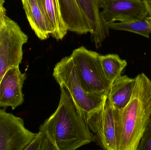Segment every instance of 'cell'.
Returning a JSON list of instances; mask_svg holds the SVG:
<instances>
[{"label":"cell","mask_w":151,"mask_h":150,"mask_svg":"<svg viewBox=\"0 0 151 150\" xmlns=\"http://www.w3.org/2000/svg\"><path fill=\"white\" fill-rule=\"evenodd\" d=\"M53 75L69 92L77 112L87 124L91 114L103 106L107 96L87 92L83 88L70 55L56 64Z\"/></svg>","instance_id":"cell-3"},{"label":"cell","mask_w":151,"mask_h":150,"mask_svg":"<svg viewBox=\"0 0 151 150\" xmlns=\"http://www.w3.org/2000/svg\"><path fill=\"white\" fill-rule=\"evenodd\" d=\"M100 56L83 46L74 49L70 55L85 90L107 96L112 83L103 71Z\"/></svg>","instance_id":"cell-4"},{"label":"cell","mask_w":151,"mask_h":150,"mask_svg":"<svg viewBox=\"0 0 151 150\" xmlns=\"http://www.w3.org/2000/svg\"><path fill=\"white\" fill-rule=\"evenodd\" d=\"M52 27L51 36L57 41L62 40L68 30L62 16L59 0H39Z\"/></svg>","instance_id":"cell-14"},{"label":"cell","mask_w":151,"mask_h":150,"mask_svg":"<svg viewBox=\"0 0 151 150\" xmlns=\"http://www.w3.org/2000/svg\"><path fill=\"white\" fill-rule=\"evenodd\" d=\"M136 82V77L123 75L112 83L108 97L114 109L122 110L126 107L131 99Z\"/></svg>","instance_id":"cell-13"},{"label":"cell","mask_w":151,"mask_h":150,"mask_svg":"<svg viewBox=\"0 0 151 150\" xmlns=\"http://www.w3.org/2000/svg\"><path fill=\"white\" fill-rule=\"evenodd\" d=\"M4 0H0V30L5 22L6 10L4 7Z\"/></svg>","instance_id":"cell-20"},{"label":"cell","mask_w":151,"mask_h":150,"mask_svg":"<svg viewBox=\"0 0 151 150\" xmlns=\"http://www.w3.org/2000/svg\"><path fill=\"white\" fill-rule=\"evenodd\" d=\"M36 134L26 128L22 118L0 108V150H24Z\"/></svg>","instance_id":"cell-7"},{"label":"cell","mask_w":151,"mask_h":150,"mask_svg":"<svg viewBox=\"0 0 151 150\" xmlns=\"http://www.w3.org/2000/svg\"><path fill=\"white\" fill-rule=\"evenodd\" d=\"M26 73H22L19 66H13L5 73L0 82V108L5 110L9 107L12 110L24 103L22 92Z\"/></svg>","instance_id":"cell-9"},{"label":"cell","mask_w":151,"mask_h":150,"mask_svg":"<svg viewBox=\"0 0 151 150\" xmlns=\"http://www.w3.org/2000/svg\"><path fill=\"white\" fill-rule=\"evenodd\" d=\"M78 6L87 19L92 41L96 48L109 36V29L104 23L99 10L104 0H76Z\"/></svg>","instance_id":"cell-10"},{"label":"cell","mask_w":151,"mask_h":150,"mask_svg":"<svg viewBox=\"0 0 151 150\" xmlns=\"http://www.w3.org/2000/svg\"><path fill=\"white\" fill-rule=\"evenodd\" d=\"M87 125L99 146L106 150H119L120 141L119 111L114 109L107 96L104 105L91 114Z\"/></svg>","instance_id":"cell-5"},{"label":"cell","mask_w":151,"mask_h":150,"mask_svg":"<svg viewBox=\"0 0 151 150\" xmlns=\"http://www.w3.org/2000/svg\"><path fill=\"white\" fill-rule=\"evenodd\" d=\"M136 82L129 103L119 110L120 141L119 150H137L151 117V80L144 73Z\"/></svg>","instance_id":"cell-2"},{"label":"cell","mask_w":151,"mask_h":150,"mask_svg":"<svg viewBox=\"0 0 151 150\" xmlns=\"http://www.w3.org/2000/svg\"><path fill=\"white\" fill-rule=\"evenodd\" d=\"M61 96L57 109L40 126L58 150H75L94 140L88 125L79 115L67 89L60 85Z\"/></svg>","instance_id":"cell-1"},{"label":"cell","mask_w":151,"mask_h":150,"mask_svg":"<svg viewBox=\"0 0 151 150\" xmlns=\"http://www.w3.org/2000/svg\"><path fill=\"white\" fill-rule=\"evenodd\" d=\"M107 26L109 29L130 32L147 38H150L151 33V26L146 18L127 22H113L108 24Z\"/></svg>","instance_id":"cell-16"},{"label":"cell","mask_w":151,"mask_h":150,"mask_svg":"<svg viewBox=\"0 0 151 150\" xmlns=\"http://www.w3.org/2000/svg\"><path fill=\"white\" fill-rule=\"evenodd\" d=\"M42 136L41 144L40 150H58L55 145L49 137L42 131Z\"/></svg>","instance_id":"cell-19"},{"label":"cell","mask_w":151,"mask_h":150,"mask_svg":"<svg viewBox=\"0 0 151 150\" xmlns=\"http://www.w3.org/2000/svg\"><path fill=\"white\" fill-rule=\"evenodd\" d=\"M102 9L100 14L106 26L116 21L139 20L149 16L142 0H104Z\"/></svg>","instance_id":"cell-8"},{"label":"cell","mask_w":151,"mask_h":150,"mask_svg":"<svg viewBox=\"0 0 151 150\" xmlns=\"http://www.w3.org/2000/svg\"><path fill=\"white\" fill-rule=\"evenodd\" d=\"M146 19H147V21H148L149 23H150V25L151 26V17L150 16H148L146 17Z\"/></svg>","instance_id":"cell-22"},{"label":"cell","mask_w":151,"mask_h":150,"mask_svg":"<svg viewBox=\"0 0 151 150\" xmlns=\"http://www.w3.org/2000/svg\"><path fill=\"white\" fill-rule=\"evenodd\" d=\"M137 150H151V122L146 128Z\"/></svg>","instance_id":"cell-17"},{"label":"cell","mask_w":151,"mask_h":150,"mask_svg":"<svg viewBox=\"0 0 151 150\" xmlns=\"http://www.w3.org/2000/svg\"><path fill=\"white\" fill-rule=\"evenodd\" d=\"M150 122H151V117L150 119Z\"/></svg>","instance_id":"cell-23"},{"label":"cell","mask_w":151,"mask_h":150,"mask_svg":"<svg viewBox=\"0 0 151 150\" xmlns=\"http://www.w3.org/2000/svg\"><path fill=\"white\" fill-rule=\"evenodd\" d=\"M62 16L68 30L78 34L89 33L88 24L76 0H59Z\"/></svg>","instance_id":"cell-12"},{"label":"cell","mask_w":151,"mask_h":150,"mask_svg":"<svg viewBox=\"0 0 151 150\" xmlns=\"http://www.w3.org/2000/svg\"><path fill=\"white\" fill-rule=\"evenodd\" d=\"M142 1L145 4L149 16L151 17V0H142Z\"/></svg>","instance_id":"cell-21"},{"label":"cell","mask_w":151,"mask_h":150,"mask_svg":"<svg viewBox=\"0 0 151 150\" xmlns=\"http://www.w3.org/2000/svg\"><path fill=\"white\" fill-rule=\"evenodd\" d=\"M28 39L18 24L6 16L0 30V82L10 68L21 63L23 46Z\"/></svg>","instance_id":"cell-6"},{"label":"cell","mask_w":151,"mask_h":150,"mask_svg":"<svg viewBox=\"0 0 151 150\" xmlns=\"http://www.w3.org/2000/svg\"><path fill=\"white\" fill-rule=\"evenodd\" d=\"M42 136V132L39 131V133H37L35 137L24 150H40Z\"/></svg>","instance_id":"cell-18"},{"label":"cell","mask_w":151,"mask_h":150,"mask_svg":"<svg viewBox=\"0 0 151 150\" xmlns=\"http://www.w3.org/2000/svg\"><path fill=\"white\" fill-rule=\"evenodd\" d=\"M100 60L105 75L111 83L121 76L122 71L127 65L126 60H122L115 54L101 55Z\"/></svg>","instance_id":"cell-15"},{"label":"cell","mask_w":151,"mask_h":150,"mask_svg":"<svg viewBox=\"0 0 151 150\" xmlns=\"http://www.w3.org/2000/svg\"><path fill=\"white\" fill-rule=\"evenodd\" d=\"M31 28L39 39L48 38L53 27L39 0H21Z\"/></svg>","instance_id":"cell-11"}]
</instances>
